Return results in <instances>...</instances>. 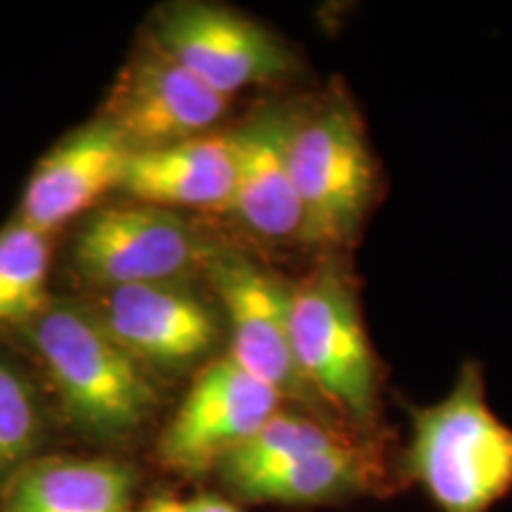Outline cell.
Segmentation results:
<instances>
[{"label": "cell", "mask_w": 512, "mask_h": 512, "mask_svg": "<svg viewBox=\"0 0 512 512\" xmlns=\"http://www.w3.org/2000/svg\"><path fill=\"white\" fill-rule=\"evenodd\" d=\"M19 332L76 434L93 444L121 446L145 430L159 403L155 384L91 304L50 299Z\"/></svg>", "instance_id": "6da1fadb"}, {"label": "cell", "mask_w": 512, "mask_h": 512, "mask_svg": "<svg viewBox=\"0 0 512 512\" xmlns=\"http://www.w3.org/2000/svg\"><path fill=\"white\" fill-rule=\"evenodd\" d=\"M406 470L439 512H489L512 489V427L486 403L477 363L451 394L413 411Z\"/></svg>", "instance_id": "7a4b0ae2"}, {"label": "cell", "mask_w": 512, "mask_h": 512, "mask_svg": "<svg viewBox=\"0 0 512 512\" xmlns=\"http://www.w3.org/2000/svg\"><path fill=\"white\" fill-rule=\"evenodd\" d=\"M290 169L302 242L342 247L354 240L375 195V164L358 112L342 91L294 114Z\"/></svg>", "instance_id": "3957f363"}, {"label": "cell", "mask_w": 512, "mask_h": 512, "mask_svg": "<svg viewBox=\"0 0 512 512\" xmlns=\"http://www.w3.org/2000/svg\"><path fill=\"white\" fill-rule=\"evenodd\" d=\"M292 351L304 382L358 430L377 420V363L342 268L318 266L290 297Z\"/></svg>", "instance_id": "277c9868"}, {"label": "cell", "mask_w": 512, "mask_h": 512, "mask_svg": "<svg viewBox=\"0 0 512 512\" xmlns=\"http://www.w3.org/2000/svg\"><path fill=\"white\" fill-rule=\"evenodd\" d=\"M223 252L174 209L131 202L93 211L76 230L74 271L95 290L185 283Z\"/></svg>", "instance_id": "5b68a950"}, {"label": "cell", "mask_w": 512, "mask_h": 512, "mask_svg": "<svg viewBox=\"0 0 512 512\" xmlns=\"http://www.w3.org/2000/svg\"><path fill=\"white\" fill-rule=\"evenodd\" d=\"M150 41L226 100L245 88L285 79L297 69L290 50L271 31L211 3L164 8Z\"/></svg>", "instance_id": "8992f818"}, {"label": "cell", "mask_w": 512, "mask_h": 512, "mask_svg": "<svg viewBox=\"0 0 512 512\" xmlns=\"http://www.w3.org/2000/svg\"><path fill=\"white\" fill-rule=\"evenodd\" d=\"M228 107L230 100L150 41L117 74L98 117L117 128L128 150L145 152L207 136Z\"/></svg>", "instance_id": "52a82bcc"}, {"label": "cell", "mask_w": 512, "mask_h": 512, "mask_svg": "<svg viewBox=\"0 0 512 512\" xmlns=\"http://www.w3.org/2000/svg\"><path fill=\"white\" fill-rule=\"evenodd\" d=\"M280 394L233 358H219L192 382L159 437V460L181 475H204L278 413Z\"/></svg>", "instance_id": "ba28073f"}, {"label": "cell", "mask_w": 512, "mask_h": 512, "mask_svg": "<svg viewBox=\"0 0 512 512\" xmlns=\"http://www.w3.org/2000/svg\"><path fill=\"white\" fill-rule=\"evenodd\" d=\"M207 275L228 313L230 358L280 394L316 401L292 351V287L240 254L221 252Z\"/></svg>", "instance_id": "9c48e42d"}, {"label": "cell", "mask_w": 512, "mask_h": 512, "mask_svg": "<svg viewBox=\"0 0 512 512\" xmlns=\"http://www.w3.org/2000/svg\"><path fill=\"white\" fill-rule=\"evenodd\" d=\"M93 311L145 370L192 366L219 339L214 313L185 283L105 290Z\"/></svg>", "instance_id": "30bf717a"}, {"label": "cell", "mask_w": 512, "mask_h": 512, "mask_svg": "<svg viewBox=\"0 0 512 512\" xmlns=\"http://www.w3.org/2000/svg\"><path fill=\"white\" fill-rule=\"evenodd\" d=\"M131 150L114 126L95 117L62 138L29 176L19 221L48 238L119 190Z\"/></svg>", "instance_id": "8fae6325"}, {"label": "cell", "mask_w": 512, "mask_h": 512, "mask_svg": "<svg viewBox=\"0 0 512 512\" xmlns=\"http://www.w3.org/2000/svg\"><path fill=\"white\" fill-rule=\"evenodd\" d=\"M294 114L285 105H268L235 128L233 211L259 240L285 245L302 240L304 219L290 169Z\"/></svg>", "instance_id": "7c38bea8"}, {"label": "cell", "mask_w": 512, "mask_h": 512, "mask_svg": "<svg viewBox=\"0 0 512 512\" xmlns=\"http://www.w3.org/2000/svg\"><path fill=\"white\" fill-rule=\"evenodd\" d=\"M235 174L233 131H211L157 150L131 152L119 190L136 202L174 211H230Z\"/></svg>", "instance_id": "4fadbf2b"}, {"label": "cell", "mask_w": 512, "mask_h": 512, "mask_svg": "<svg viewBox=\"0 0 512 512\" xmlns=\"http://www.w3.org/2000/svg\"><path fill=\"white\" fill-rule=\"evenodd\" d=\"M138 470L112 456H53L24 467L0 496V512H131Z\"/></svg>", "instance_id": "5bb4252c"}, {"label": "cell", "mask_w": 512, "mask_h": 512, "mask_svg": "<svg viewBox=\"0 0 512 512\" xmlns=\"http://www.w3.org/2000/svg\"><path fill=\"white\" fill-rule=\"evenodd\" d=\"M377 477L380 463L375 453L347 441L256 479L240 489L235 498L247 503L325 505L363 494L377 484Z\"/></svg>", "instance_id": "9a60e30c"}, {"label": "cell", "mask_w": 512, "mask_h": 512, "mask_svg": "<svg viewBox=\"0 0 512 512\" xmlns=\"http://www.w3.org/2000/svg\"><path fill=\"white\" fill-rule=\"evenodd\" d=\"M351 441L316 418L297 413H275L247 441L228 453L216 465L221 482L230 494H238L256 479L273 475L313 453L328 451Z\"/></svg>", "instance_id": "2e32d148"}, {"label": "cell", "mask_w": 512, "mask_h": 512, "mask_svg": "<svg viewBox=\"0 0 512 512\" xmlns=\"http://www.w3.org/2000/svg\"><path fill=\"white\" fill-rule=\"evenodd\" d=\"M50 238L15 219L0 228V328H22L46 309Z\"/></svg>", "instance_id": "e0dca14e"}, {"label": "cell", "mask_w": 512, "mask_h": 512, "mask_svg": "<svg viewBox=\"0 0 512 512\" xmlns=\"http://www.w3.org/2000/svg\"><path fill=\"white\" fill-rule=\"evenodd\" d=\"M50 430L43 396L15 363L0 356V496L24 467L46 456Z\"/></svg>", "instance_id": "ac0fdd59"}, {"label": "cell", "mask_w": 512, "mask_h": 512, "mask_svg": "<svg viewBox=\"0 0 512 512\" xmlns=\"http://www.w3.org/2000/svg\"><path fill=\"white\" fill-rule=\"evenodd\" d=\"M183 512H240L233 503L226 498L214 494H202L192 501L183 503Z\"/></svg>", "instance_id": "d6986e66"}, {"label": "cell", "mask_w": 512, "mask_h": 512, "mask_svg": "<svg viewBox=\"0 0 512 512\" xmlns=\"http://www.w3.org/2000/svg\"><path fill=\"white\" fill-rule=\"evenodd\" d=\"M147 512H183V503L176 498H155Z\"/></svg>", "instance_id": "ffe728a7"}]
</instances>
